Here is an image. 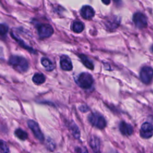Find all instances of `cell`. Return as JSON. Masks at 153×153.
I'll use <instances>...</instances> for the list:
<instances>
[{
	"mask_svg": "<svg viewBox=\"0 0 153 153\" xmlns=\"http://www.w3.org/2000/svg\"><path fill=\"white\" fill-rule=\"evenodd\" d=\"M8 62L10 65L20 72L27 71L29 68L27 61L21 56H12L10 57Z\"/></svg>",
	"mask_w": 153,
	"mask_h": 153,
	"instance_id": "obj_1",
	"label": "cell"
},
{
	"mask_svg": "<svg viewBox=\"0 0 153 153\" xmlns=\"http://www.w3.org/2000/svg\"><path fill=\"white\" fill-rule=\"evenodd\" d=\"M88 120L89 123L97 128L103 129L106 126V121L104 117L100 113H91L88 117Z\"/></svg>",
	"mask_w": 153,
	"mask_h": 153,
	"instance_id": "obj_2",
	"label": "cell"
},
{
	"mask_svg": "<svg viewBox=\"0 0 153 153\" xmlns=\"http://www.w3.org/2000/svg\"><path fill=\"white\" fill-rule=\"evenodd\" d=\"M76 82L78 85L82 88H90L93 84V76L87 72L81 73L78 77Z\"/></svg>",
	"mask_w": 153,
	"mask_h": 153,
	"instance_id": "obj_3",
	"label": "cell"
},
{
	"mask_svg": "<svg viewBox=\"0 0 153 153\" xmlns=\"http://www.w3.org/2000/svg\"><path fill=\"white\" fill-rule=\"evenodd\" d=\"M140 78L142 82L149 84L153 78V69L150 66H143L140 72Z\"/></svg>",
	"mask_w": 153,
	"mask_h": 153,
	"instance_id": "obj_4",
	"label": "cell"
},
{
	"mask_svg": "<svg viewBox=\"0 0 153 153\" xmlns=\"http://www.w3.org/2000/svg\"><path fill=\"white\" fill-rule=\"evenodd\" d=\"M38 35L41 38L50 37L54 32L53 28L49 24L42 23L39 24L36 26Z\"/></svg>",
	"mask_w": 153,
	"mask_h": 153,
	"instance_id": "obj_5",
	"label": "cell"
},
{
	"mask_svg": "<svg viewBox=\"0 0 153 153\" xmlns=\"http://www.w3.org/2000/svg\"><path fill=\"white\" fill-rule=\"evenodd\" d=\"M27 126L28 127L30 128V129L31 130V131L33 132L35 137L39 140L41 142H44V134L42 133V132L41 131L40 127L38 125V124L32 120H29L27 121Z\"/></svg>",
	"mask_w": 153,
	"mask_h": 153,
	"instance_id": "obj_6",
	"label": "cell"
},
{
	"mask_svg": "<svg viewBox=\"0 0 153 153\" xmlns=\"http://www.w3.org/2000/svg\"><path fill=\"white\" fill-rule=\"evenodd\" d=\"M153 135V126L150 123L142 124L140 130V136L143 139H149Z\"/></svg>",
	"mask_w": 153,
	"mask_h": 153,
	"instance_id": "obj_7",
	"label": "cell"
},
{
	"mask_svg": "<svg viewBox=\"0 0 153 153\" xmlns=\"http://www.w3.org/2000/svg\"><path fill=\"white\" fill-rule=\"evenodd\" d=\"M133 21L136 26L139 28H144L147 26L146 17L141 13H136L133 16Z\"/></svg>",
	"mask_w": 153,
	"mask_h": 153,
	"instance_id": "obj_8",
	"label": "cell"
},
{
	"mask_svg": "<svg viewBox=\"0 0 153 153\" xmlns=\"http://www.w3.org/2000/svg\"><path fill=\"white\" fill-rule=\"evenodd\" d=\"M119 130L122 134L124 136H130L133 133V128L130 124L125 121H121L119 124Z\"/></svg>",
	"mask_w": 153,
	"mask_h": 153,
	"instance_id": "obj_9",
	"label": "cell"
},
{
	"mask_svg": "<svg viewBox=\"0 0 153 153\" xmlns=\"http://www.w3.org/2000/svg\"><path fill=\"white\" fill-rule=\"evenodd\" d=\"M81 16L85 19H91L94 16V10L89 5H84L80 11Z\"/></svg>",
	"mask_w": 153,
	"mask_h": 153,
	"instance_id": "obj_10",
	"label": "cell"
},
{
	"mask_svg": "<svg viewBox=\"0 0 153 153\" xmlns=\"http://www.w3.org/2000/svg\"><path fill=\"white\" fill-rule=\"evenodd\" d=\"M60 67L65 71H71L72 69V63L69 57L66 55H63L60 60Z\"/></svg>",
	"mask_w": 153,
	"mask_h": 153,
	"instance_id": "obj_11",
	"label": "cell"
},
{
	"mask_svg": "<svg viewBox=\"0 0 153 153\" xmlns=\"http://www.w3.org/2000/svg\"><path fill=\"white\" fill-rule=\"evenodd\" d=\"M89 144L94 153H99L100 142L99 139L96 136H92L89 140Z\"/></svg>",
	"mask_w": 153,
	"mask_h": 153,
	"instance_id": "obj_12",
	"label": "cell"
},
{
	"mask_svg": "<svg viewBox=\"0 0 153 153\" xmlns=\"http://www.w3.org/2000/svg\"><path fill=\"white\" fill-rule=\"evenodd\" d=\"M68 127L69 128V130L70 132L72 133L73 136L76 139H78L80 137V131L77 126V125L75 124V122L73 121H69L68 124Z\"/></svg>",
	"mask_w": 153,
	"mask_h": 153,
	"instance_id": "obj_13",
	"label": "cell"
},
{
	"mask_svg": "<svg viewBox=\"0 0 153 153\" xmlns=\"http://www.w3.org/2000/svg\"><path fill=\"white\" fill-rule=\"evenodd\" d=\"M41 64L42 65V66L46 69L47 71H51L54 69V67H55L54 65L48 58L42 57L41 60Z\"/></svg>",
	"mask_w": 153,
	"mask_h": 153,
	"instance_id": "obj_14",
	"label": "cell"
},
{
	"mask_svg": "<svg viewBox=\"0 0 153 153\" xmlns=\"http://www.w3.org/2000/svg\"><path fill=\"white\" fill-rule=\"evenodd\" d=\"M79 57L82 62V63L84 65L85 67L87 68L93 70L94 69V65L92 62L84 54H79Z\"/></svg>",
	"mask_w": 153,
	"mask_h": 153,
	"instance_id": "obj_15",
	"label": "cell"
},
{
	"mask_svg": "<svg viewBox=\"0 0 153 153\" xmlns=\"http://www.w3.org/2000/svg\"><path fill=\"white\" fill-rule=\"evenodd\" d=\"M32 81L35 84L40 85L45 82V77L42 74L36 73L32 77Z\"/></svg>",
	"mask_w": 153,
	"mask_h": 153,
	"instance_id": "obj_16",
	"label": "cell"
},
{
	"mask_svg": "<svg viewBox=\"0 0 153 153\" xmlns=\"http://www.w3.org/2000/svg\"><path fill=\"white\" fill-rule=\"evenodd\" d=\"M14 134L19 139H20L22 140H25L28 137L27 133L25 130H23L20 128H17L15 130Z\"/></svg>",
	"mask_w": 153,
	"mask_h": 153,
	"instance_id": "obj_17",
	"label": "cell"
},
{
	"mask_svg": "<svg viewBox=\"0 0 153 153\" xmlns=\"http://www.w3.org/2000/svg\"><path fill=\"white\" fill-rule=\"evenodd\" d=\"M72 28L74 32L76 33H79L84 30V25L81 22L76 21L73 23Z\"/></svg>",
	"mask_w": 153,
	"mask_h": 153,
	"instance_id": "obj_18",
	"label": "cell"
},
{
	"mask_svg": "<svg viewBox=\"0 0 153 153\" xmlns=\"http://www.w3.org/2000/svg\"><path fill=\"white\" fill-rule=\"evenodd\" d=\"M11 35H12V37H13L14 39H15L16 40V41H17L22 47H23V48H25V49L27 50L28 51H29L31 52V53H35V50H34L33 48H32L31 47H29L27 45H26V44L23 41V40L20 39L19 38H17V37H16L14 35H13L12 33H11Z\"/></svg>",
	"mask_w": 153,
	"mask_h": 153,
	"instance_id": "obj_19",
	"label": "cell"
},
{
	"mask_svg": "<svg viewBox=\"0 0 153 153\" xmlns=\"http://www.w3.org/2000/svg\"><path fill=\"white\" fill-rule=\"evenodd\" d=\"M9 148L6 142L0 139V152L1 153H9Z\"/></svg>",
	"mask_w": 153,
	"mask_h": 153,
	"instance_id": "obj_20",
	"label": "cell"
},
{
	"mask_svg": "<svg viewBox=\"0 0 153 153\" xmlns=\"http://www.w3.org/2000/svg\"><path fill=\"white\" fill-rule=\"evenodd\" d=\"M46 143H47L46 145H47V149H48L51 151H53L54 150L56 145H55V143H54V142H53V140L52 139H51L50 138H48L47 140Z\"/></svg>",
	"mask_w": 153,
	"mask_h": 153,
	"instance_id": "obj_21",
	"label": "cell"
},
{
	"mask_svg": "<svg viewBox=\"0 0 153 153\" xmlns=\"http://www.w3.org/2000/svg\"><path fill=\"white\" fill-rule=\"evenodd\" d=\"M8 30V27L6 25L0 24V35L4 36L7 34Z\"/></svg>",
	"mask_w": 153,
	"mask_h": 153,
	"instance_id": "obj_22",
	"label": "cell"
},
{
	"mask_svg": "<svg viewBox=\"0 0 153 153\" xmlns=\"http://www.w3.org/2000/svg\"><path fill=\"white\" fill-rule=\"evenodd\" d=\"M79 110L82 112H85L87 111H88V108L87 106H86L85 105H82L79 108Z\"/></svg>",
	"mask_w": 153,
	"mask_h": 153,
	"instance_id": "obj_23",
	"label": "cell"
},
{
	"mask_svg": "<svg viewBox=\"0 0 153 153\" xmlns=\"http://www.w3.org/2000/svg\"><path fill=\"white\" fill-rule=\"evenodd\" d=\"M102 2L106 5H108L111 2V0H102Z\"/></svg>",
	"mask_w": 153,
	"mask_h": 153,
	"instance_id": "obj_24",
	"label": "cell"
},
{
	"mask_svg": "<svg viewBox=\"0 0 153 153\" xmlns=\"http://www.w3.org/2000/svg\"><path fill=\"white\" fill-rule=\"evenodd\" d=\"M1 56H3V51L2 48L0 47V57H1Z\"/></svg>",
	"mask_w": 153,
	"mask_h": 153,
	"instance_id": "obj_25",
	"label": "cell"
},
{
	"mask_svg": "<svg viewBox=\"0 0 153 153\" xmlns=\"http://www.w3.org/2000/svg\"><path fill=\"white\" fill-rule=\"evenodd\" d=\"M114 1L116 4H121V0H114Z\"/></svg>",
	"mask_w": 153,
	"mask_h": 153,
	"instance_id": "obj_26",
	"label": "cell"
},
{
	"mask_svg": "<svg viewBox=\"0 0 153 153\" xmlns=\"http://www.w3.org/2000/svg\"><path fill=\"white\" fill-rule=\"evenodd\" d=\"M151 51L153 52V45H152V47H151Z\"/></svg>",
	"mask_w": 153,
	"mask_h": 153,
	"instance_id": "obj_27",
	"label": "cell"
}]
</instances>
